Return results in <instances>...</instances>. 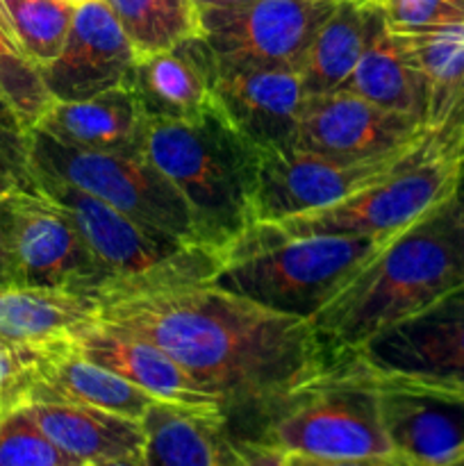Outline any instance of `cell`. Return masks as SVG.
Returning a JSON list of instances; mask_svg holds the SVG:
<instances>
[{
    "label": "cell",
    "instance_id": "obj_1",
    "mask_svg": "<svg viewBox=\"0 0 464 466\" xmlns=\"http://www.w3.org/2000/svg\"><path fill=\"white\" fill-rule=\"evenodd\" d=\"M100 321L166 350L235 414L262 417L335 364L312 323L273 312L214 282L100 303Z\"/></svg>",
    "mask_w": 464,
    "mask_h": 466
},
{
    "label": "cell",
    "instance_id": "obj_2",
    "mask_svg": "<svg viewBox=\"0 0 464 466\" xmlns=\"http://www.w3.org/2000/svg\"><path fill=\"white\" fill-rule=\"evenodd\" d=\"M464 289V218L455 196L391 237L335 300L309 319L341 362L371 337Z\"/></svg>",
    "mask_w": 464,
    "mask_h": 466
},
{
    "label": "cell",
    "instance_id": "obj_3",
    "mask_svg": "<svg viewBox=\"0 0 464 466\" xmlns=\"http://www.w3.org/2000/svg\"><path fill=\"white\" fill-rule=\"evenodd\" d=\"M144 155L189 205L200 241L217 253L255 226L259 150L214 105L194 121L146 123Z\"/></svg>",
    "mask_w": 464,
    "mask_h": 466
},
{
    "label": "cell",
    "instance_id": "obj_4",
    "mask_svg": "<svg viewBox=\"0 0 464 466\" xmlns=\"http://www.w3.org/2000/svg\"><path fill=\"white\" fill-rule=\"evenodd\" d=\"M464 162V139L428 132L385 180L312 212L255 223L223 255V264L282 241L326 235H396L449 198Z\"/></svg>",
    "mask_w": 464,
    "mask_h": 466
},
{
    "label": "cell",
    "instance_id": "obj_5",
    "mask_svg": "<svg viewBox=\"0 0 464 466\" xmlns=\"http://www.w3.org/2000/svg\"><path fill=\"white\" fill-rule=\"evenodd\" d=\"M32 176L36 189L62 205L85 237L105 280L100 303L212 282L221 271V253L209 246L187 244L177 237L144 226L57 177L41 173Z\"/></svg>",
    "mask_w": 464,
    "mask_h": 466
},
{
    "label": "cell",
    "instance_id": "obj_6",
    "mask_svg": "<svg viewBox=\"0 0 464 466\" xmlns=\"http://www.w3.org/2000/svg\"><path fill=\"white\" fill-rule=\"evenodd\" d=\"M257 440L285 453L350 460L389 458L378 390L367 369L348 355L303 390L259 417Z\"/></svg>",
    "mask_w": 464,
    "mask_h": 466
},
{
    "label": "cell",
    "instance_id": "obj_7",
    "mask_svg": "<svg viewBox=\"0 0 464 466\" xmlns=\"http://www.w3.org/2000/svg\"><path fill=\"white\" fill-rule=\"evenodd\" d=\"M391 237L326 235L282 241L226 262L212 282L273 312L309 321L346 289Z\"/></svg>",
    "mask_w": 464,
    "mask_h": 466
},
{
    "label": "cell",
    "instance_id": "obj_8",
    "mask_svg": "<svg viewBox=\"0 0 464 466\" xmlns=\"http://www.w3.org/2000/svg\"><path fill=\"white\" fill-rule=\"evenodd\" d=\"M27 157L32 173L77 187L126 217L187 244H203L187 200L146 155L77 150L32 127L27 132Z\"/></svg>",
    "mask_w": 464,
    "mask_h": 466
},
{
    "label": "cell",
    "instance_id": "obj_9",
    "mask_svg": "<svg viewBox=\"0 0 464 466\" xmlns=\"http://www.w3.org/2000/svg\"><path fill=\"white\" fill-rule=\"evenodd\" d=\"M339 0H248L200 7V30L218 68H303L318 27Z\"/></svg>",
    "mask_w": 464,
    "mask_h": 466
},
{
    "label": "cell",
    "instance_id": "obj_10",
    "mask_svg": "<svg viewBox=\"0 0 464 466\" xmlns=\"http://www.w3.org/2000/svg\"><path fill=\"white\" fill-rule=\"evenodd\" d=\"M380 378L464 394V299L446 296L353 353Z\"/></svg>",
    "mask_w": 464,
    "mask_h": 466
},
{
    "label": "cell",
    "instance_id": "obj_11",
    "mask_svg": "<svg viewBox=\"0 0 464 466\" xmlns=\"http://www.w3.org/2000/svg\"><path fill=\"white\" fill-rule=\"evenodd\" d=\"M417 146L403 153L359 159V162L326 157V155L298 148L259 153L255 223L280 221L294 214L330 208L385 180L394 168H398L408 159V155Z\"/></svg>",
    "mask_w": 464,
    "mask_h": 466
},
{
    "label": "cell",
    "instance_id": "obj_12",
    "mask_svg": "<svg viewBox=\"0 0 464 466\" xmlns=\"http://www.w3.org/2000/svg\"><path fill=\"white\" fill-rule=\"evenodd\" d=\"M18 287H39L100 300L103 273L71 214L41 191L12 196Z\"/></svg>",
    "mask_w": 464,
    "mask_h": 466
},
{
    "label": "cell",
    "instance_id": "obj_13",
    "mask_svg": "<svg viewBox=\"0 0 464 466\" xmlns=\"http://www.w3.org/2000/svg\"><path fill=\"white\" fill-rule=\"evenodd\" d=\"M428 132L419 118L389 112L350 91L337 89L305 98L294 148L359 162L403 153Z\"/></svg>",
    "mask_w": 464,
    "mask_h": 466
},
{
    "label": "cell",
    "instance_id": "obj_14",
    "mask_svg": "<svg viewBox=\"0 0 464 466\" xmlns=\"http://www.w3.org/2000/svg\"><path fill=\"white\" fill-rule=\"evenodd\" d=\"M367 373L378 390L382 428L391 453L400 462L408 466H446L462 453L464 394L389 380L368 369Z\"/></svg>",
    "mask_w": 464,
    "mask_h": 466
},
{
    "label": "cell",
    "instance_id": "obj_15",
    "mask_svg": "<svg viewBox=\"0 0 464 466\" xmlns=\"http://www.w3.org/2000/svg\"><path fill=\"white\" fill-rule=\"evenodd\" d=\"M135 64L130 39L107 0H98L77 5L62 53L41 68V77L55 103H76L130 85Z\"/></svg>",
    "mask_w": 464,
    "mask_h": 466
},
{
    "label": "cell",
    "instance_id": "obj_16",
    "mask_svg": "<svg viewBox=\"0 0 464 466\" xmlns=\"http://www.w3.org/2000/svg\"><path fill=\"white\" fill-rule=\"evenodd\" d=\"M305 89L298 71L271 66L218 68L214 105L259 153L296 146Z\"/></svg>",
    "mask_w": 464,
    "mask_h": 466
},
{
    "label": "cell",
    "instance_id": "obj_17",
    "mask_svg": "<svg viewBox=\"0 0 464 466\" xmlns=\"http://www.w3.org/2000/svg\"><path fill=\"white\" fill-rule=\"evenodd\" d=\"M71 346L91 362L130 380L155 400L223 414L221 403L203 390L166 350L146 337L114 328L98 319V323L73 337Z\"/></svg>",
    "mask_w": 464,
    "mask_h": 466
},
{
    "label": "cell",
    "instance_id": "obj_18",
    "mask_svg": "<svg viewBox=\"0 0 464 466\" xmlns=\"http://www.w3.org/2000/svg\"><path fill=\"white\" fill-rule=\"evenodd\" d=\"M218 62L203 35L136 57L130 86L146 118L194 121L214 107Z\"/></svg>",
    "mask_w": 464,
    "mask_h": 466
},
{
    "label": "cell",
    "instance_id": "obj_19",
    "mask_svg": "<svg viewBox=\"0 0 464 466\" xmlns=\"http://www.w3.org/2000/svg\"><path fill=\"white\" fill-rule=\"evenodd\" d=\"M146 123L148 118L135 91L123 85L76 103L53 100L35 127L77 150L144 155Z\"/></svg>",
    "mask_w": 464,
    "mask_h": 466
},
{
    "label": "cell",
    "instance_id": "obj_20",
    "mask_svg": "<svg viewBox=\"0 0 464 466\" xmlns=\"http://www.w3.org/2000/svg\"><path fill=\"white\" fill-rule=\"evenodd\" d=\"M27 403L89 405L141 421L155 399L118 373L86 360L66 341L44 350Z\"/></svg>",
    "mask_w": 464,
    "mask_h": 466
},
{
    "label": "cell",
    "instance_id": "obj_21",
    "mask_svg": "<svg viewBox=\"0 0 464 466\" xmlns=\"http://www.w3.org/2000/svg\"><path fill=\"white\" fill-rule=\"evenodd\" d=\"M100 319V300L39 287H0V341L53 349Z\"/></svg>",
    "mask_w": 464,
    "mask_h": 466
},
{
    "label": "cell",
    "instance_id": "obj_22",
    "mask_svg": "<svg viewBox=\"0 0 464 466\" xmlns=\"http://www.w3.org/2000/svg\"><path fill=\"white\" fill-rule=\"evenodd\" d=\"M41 431L82 464L139 458L146 444L141 421L89 405L27 403Z\"/></svg>",
    "mask_w": 464,
    "mask_h": 466
},
{
    "label": "cell",
    "instance_id": "obj_23",
    "mask_svg": "<svg viewBox=\"0 0 464 466\" xmlns=\"http://www.w3.org/2000/svg\"><path fill=\"white\" fill-rule=\"evenodd\" d=\"M385 27V16L371 0H339L318 27L300 68L305 96H323L341 89Z\"/></svg>",
    "mask_w": 464,
    "mask_h": 466
},
{
    "label": "cell",
    "instance_id": "obj_24",
    "mask_svg": "<svg viewBox=\"0 0 464 466\" xmlns=\"http://www.w3.org/2000/svg\"><path fill=\"white\" fill-rule=\"evenodd\" d=\"M341 89L382 109L408 114L426 123V80L405 50L400 36L389 27H385L368 46Z\"/></svg>",
    "mask_w": 464,
    "mask_h": 466
},
{
    "label": "cell",
    "instance_id": "obj_25",
    "mask_svg": "<svg viewBox=\"0 0 464 466\" xmlns=\"http://www.w3.org/2000/svg\"><path fill=\"white\" fill-rule=\"evenodd\" d=\"M141 426L146 432L141 466H212L214 441L226 417L155 400Z\"/></svg>",
    "mask_w": 464,
    "mask_h": 466
},
{
    "label": "cell",
    "instance_id": "obj_26",
    "mask_svg": "<svg viewBox=\"0 0 464 466\" xmlns=\"http://www.w3.org/2000/svg\"><path fill=\"white\" fill-rule=\"evenodd\" d=\"M405 50L421 71L428 86V130L444 126L450 112L455 86L464 66V23L421 32H396Z\"/></svg>",
    "mask_w": 464,
    "mask_h": 466
},
{
    "label": "cell",
    "instance_id": "obj_27",
    "mask_svg": "<svg viewBox=\"0 0 464 466\" xmlns=\"http://www.w3.org/2000/svg\"><path fill=\"white\" fill-rule=\"evenodd\" d=\"M136 57L203 35L196 0H107Z\"/></svg>",
    "mask_w": 464,
    "mask_h": 466
},
{
    "label": "cell",
    "instance_id": "obj_28",
    "mask_svg": "<svg viewBox=\"0 0 464 466\" xmlns=\"http://www.w3.org/2000/svg\"><path fill=\"white\" fill-rule=\"evenodd\" d=\"M0 14L23 53L41 71L62 53L76 7L68 0H0Z\"/></svg>",
    "mask_w": 464,
    "mask_h": 466
},
{
    "label": "cell",
    "instance_id": "obj_29",
    "mask_svg": "<svg viewBox=\"0 0 464 466\" xmlns=\"http://www.w3.org/2000/svg\"><path fill=\"white\" fill-rule=\"evenodd\" d=\"M0 91L27 132L53 105V96L45 89L39 66L16 44L3 14H0Z\"/></svg>",
    "mask_w": 464,
    "mask_h": 466
},
{
    "label": "cell",
    "instance_id": "obj_30",
    "mask_svg": "<svg viewBox=\"0 0 464 466\" xmlns=\"http://www.w3.org/2000/svg\"><path fill=\"white\" fill-rule=\"evenodd\" d=\"M0 466H85L59 449L27 405L0 414Z\"/></svg>",
    "mask_w": 464,
    "mask_h": 466
},
{
    "label": "cell",
    "instance_id": "obj_31",
    "mask_svg": "<svg viewBox=\"0 0 464 466\" xmlns=\"http://www.w3.org/2000/svg\"><path fill=\"white\" fill-rule=\"evenodd\" d=\"M394 32H421L464 23V0H371Z\"/></svg>",
    "mask_w": 464,
    "mask_h": 466
},
{
    "label": "cell",
    "instance_id": "obj_32",
    "mask_svg": "<svg viewBox=\"0 0 464 466\" xmlns=\"http://www.w3.org/2000/svg\"><path fill=\"white\" fill-rule=\"evenodd\" d=\"M44 350L0 341V414L27 405Z\"/></svg>",
    "mask_w": 464,
    "mask_h": 466
},
{
    "label": "cell",
    "instance_id": "obj_33",
    "mask_svg": "<svg viewBox=\"0 0 464 466\" xmlns=\"http://www.w3.org/2000/svg\"><path fill=\"white\" fill-rule=\"evenodd\" d=\"M287 455L280 446L248 435H235L227 423L214 441L212 466H287Z\"/></svg>",
    "mask_w": 464,
    "mask_h": 466
},
{
    "label": "cell",
    "instance_id": "obj_34",
    "mask_svg": "<svg viewBox=\"0 0 464 466\" xmlns=\"http://www.w3.org/2000/svg\"><path fill=\"white\" fill-rule=\"evenodd\" d=\"M23 191H39L27 157V132L0 127V198Z\"/></svg>",
    "mask_w": 464,
    "mask_h": 466
},
{
    "label": "cell",
    "instance_id": "obj_35",
    "mask_svg": "<svg viewBox=\"0 0 464 466\" xmlns=\"http://www.w3.org/2000/svg\"><path fill=\"white\" fill-rule=\"evenodd\" d=\"M7 285H18L16 259H14L12 196H9V198H0V287H7Z\"/></svg>",
    "mask_w": 464,
    "mask_h": 466
},
{
    "label": "cell",
    "instance_id": "obj_36",
    "mask_svg": "<svg viewBox=\"0 0 464 466\" xmlns=\"http://www.w3.org/2000/svg\"><path fill=\"white\" fill-rule=\"evenodd\" d=\"M287 466H408L396 455L389 458H350V460H328L309 458V455H287Z\"/></svg>",
    "mask_w": 464,
    "mask_h": 466
},
{
    "label": "cell",
    "instance_id": "obj_37",
    "mask_svg": "<svg viewBox=\"0 0 464 466\" xmlns=\"http://www.w3.org/2000/svg\"><path fill=\"white\" fill-rule=\"evenodd\" d=\"M435 132L464 139V66H462V76H459L458 86H455V96H453V103H450L449 116H446L444 126Z\"/></svg>",
    "mask_w": 464,
    "mask_h": 466
},
{
    "label": "cell",
    "instance_id": "obj_38",
    "mask_svg": "<svg viewBox=\"0 0 464 466\" xmlns=\"http://www.w3.org/2000/svg\"><path fill=\"white\" fill-rule=\"evenodd\" d=\"M0 127H5V130H14V132H27L25 127H23L21 118L16 116L14 107L9 105V100L3 96V91H0Z\"/></svg>",
    "mask_w": 464,
    "mask_h": 466
},
{
    "label": "cell",
    "instance_id": "obj_39",
    "mask_svg": "<svg viewBox=\"0 0 464 466\" xmlns=\"http://www.w3.org/2000/svg\"><path fill=\"white\" fill-rule=\"evenodd\" d=\"M453 196H455V200H458L459 212H462V218H464V162H462V167H459V176H458V182H455ZM455 294L462 296V299H464V289L455 291Z\"/></svg>",
    "mask_w": 464,
    "mask_h": 466
},
{
    "label": "cell",
    "instance_id": "obj_40",
    "mask_svg": "<svg viewBox=\"0 0 464 466\" xmlns=\"http://www.w3.org/2000/svg\"><path fill=\"white\" fill-rule=\"evenodd\" d=\"M198 7H223V5H239L248 3V0H196Z\"/></svg>",
    "mask_w": 464,
    "mask_h": 466
},
{
    "label": "cell",
    "instance_id": "obj_41",
    "mask_svg": "<svg viewBox=\"0 0 464 466\" xmlns=\"http://www.w3.org/2000/svg\"><path fill=\"white\" fill-rule=\"evenodd\" d=\"M89 466H141V455H139V458L112 460V462H100V464H89Z\"/></svg>",
    "mask_w": 464,
    "mask_h": 466
},
{
    "label": "cell",
    "instance_id": "obj_42",
    "mask_svg": "<svg viewBox=\"0 0 464 466\" xmlns=\"http://www.w3.org/2000/svg\"><path fill=\"white\" fill-rule=\"evenodd\" d=\"M68 3H71L73 7H77V5H86V3H98V0H68Z\"/></svg>",
    "mask_w": 464,
    "mask_h": 466
}]
</instances>
